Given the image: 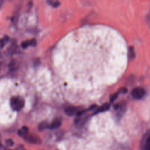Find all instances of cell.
I'll return each instance as SVG.
<instances>
[{"mask_svg": "<svg viewBox=\"0 0 150 150\" xmlns=\"http://www.w3.org/2000/svg\"><path fill=\"white\" fill-rule=\"evenodd\" d=\"M24 100L19 97H13L11 99V106L15 111H19L24 105Z\"/></svg>", "mask_w": 150, "mask_h": 150, "instance_id": "6da1fadb", "label": "cell"}, {"mask_svg": "<svg viewBox=\"0 0 150 150\" xmlns=\"http://www.w3.org/2000/svg\"><path fill=\"white\" fill-rule=\"evenodd\" d=\"M145 94V91L141 87H137L132 90L131 92L132 96L135 99H141Z\"/></svg>", "mask_w": 150, "mask_h": 150, "instance_id": "7a4b0ae2", "label": "cell"}, {"mask_svg": "<svg viewBox=\"0 0 150 150\" xmlns=\"http://www.w3.org/2000/svg\"><path fill=\"white\" fill-rule=\"evenodd\" d=\"M142 150H150V133L147 135L142 142Z\"/></svg>", "mask_w": 150, "mask_h": 150, "instance_id": "3957f363", "label": "cell"}, {"mask_svg": "<svg viewBox=\"0 0 150 150\" xmlns=\"http://www.w3.org/2000/svg\"><path fill=\"white\" fill-rule=\"evenodd\" d=\"M80 110V108L79 107H68L65 109V113L68 115H73L75 113H77L78 111Z\"/></svg>", "mask_w": 150, "mask_h": 150, "instance_id": "277c9868", "label": "cell"}, {"mask_svg": "<svg viewBox=\"0 0 150 150\" xmlns=\"http://www.w3.org/2000/svg\"><path fill=\"white\" fill-rule=\"evenodd\" d=\"M61 125V121L59 120H54L49 125L48 128L50 129H56L60 127Z\"/></svg>", "mask_w": 150, "mask_h": 150, "instance_id": "5b68a950", "label": "cell"}, {"mask_svg": "<svg viewBox=\"0 0 150 150\" xmlns=\"http://www.w3.org/2000/svg\"><path fill=\"white\" fill-rule=\"evenodd\" d=\"M109 108H110V104H108V103H105V104H104V105H103L101 107H100V108H98L94 112V114H98V113H99V112L107 111V110H108Z\"/></svg>", "mask_w": 150, "mask_h": 150, "instance_id": "8992f818", "label": "cell"}, {"mask_svg": "<svg viewBox=\"0 0 150 150\" xmlns=\"http://www.w3.org/2000/svg\"><path fill=\"white\" fill-rule=\"evenodd\" d=\"M28 131H29L28 128L27 127L23 126L18 131V135H20L21 137H26L28 133Z\"/></svg>", "mask_w": 150, "mask_h": 150, "instance_id": "52a82bcc", "label": "cell"}, {"mask_svg": "<svg viewBox=\"0 0 150 150\" xmlns=\"http://www.w3.org/2000/svg\"><path fill=\"white\" fill-rule=\"evenodd\" d=\"M26 138L27 140H28L29 142H35V143H37V142H40L39 138L37 137L36 136L29 135V136L26 137Z\"/></svg>", "mask_w": 150, "mask_h": 150, "instance_id": "ba28073f", "label": "cell"}, {"mask_svg": "<svg viewBox=\"0 0 150 150\" xmlns=\"http://www.w3.org/2000/svg\"><path fill=\"white\" fill-rule=\"evenodd\" d=\"M48 124L46 122V121H44V122H41L39 125V127H38V128L39 130L42 131V130H43L45 129V128H48Z\"/></svg>", "mask_w": 150, "mask_h": 150, "instance_id": "9c48e42d", "label": "cell"}, {"mask_svg": "<svg viewBox=\"0 0 150 150\" xmlns=\"http://www.w3.org/2000/svg\"><path fill=\"white\" fill-rule=\"evenodd\" d=\"M31 44H32V41H31V40H26V41L23 42L21 44V46H22V47L23 49H25V48H27L29 45H31Z\"/></svg>", "mask_w": 150, "mask_h": 150, "instance_id": "30bf717a", "label": "cell"}, {"mask_svg": "<svg viewBox=\"0 0 150 150\" xmlns=\"http://www.w3.org/2000/svg\"><path fill=\"white\" fill-rule=\"evenodd\" d=\"M135 55V53L134 52V49L132 47H131L129 49V56L131 59H133L134 58Z\"/></svg>", "mask_w": 150, "mask_h": 150, "instance_id": "8fae6325", "label": "cell"}, {"mask_svg": "<svg viewBox=\"0 0 150 150\" xmlns=\"http://www.w3.org/2000/svg\"><path fill=\"white\" fill-rule=\"evenodd\" d=\"M9 40V38L8 36H5V38H4V39H2V42H1V46H4Z\"/></svg>", "mask_w": 150, "mask_h": 150, "instance_id": "7c38bea8", "label": "cell"}, {"mask_svg": "<svg viewBox=\"0 0 150 150\" xmlns=\"http://www.w3.org/2000/svg\"><path fill=\"white\" fill-rule=\"evenodd\" d=\"M6 144L8 146H12L13 144V141L12 139H8L6 140Z\"/></svg>", "mask_w": 150, "mask_h": 150, "instance_id": "4fadbf2b", "label": "cell"}, {"mask_svg": "<svg viewBox=\"0 0 150 150\" xmlns=\"http://www.w3.org/2000/svg\"><path fill=\"white\" fill-rule=\"evenodd\" d=\"M51 5H52V6H53V7L56 8V7H57V6H59L60 5V2H52Z\"/></svg>", "mask_w": 150, "mask_h": 150, "instance_id": "5bb4252c", "label": "cell"}, {"mask_svg": "<svg viewBox=\"0 0 150 150\" xmlns=\"http://www.w3.org/2000/svg\"><path fill=\"white\" fill-rule=\"evenodd\" d=\"M2 3V1H0V6H1V5Z\"/></svg>", "mask_w": 150, "mask_h": 150, "instance_id": "9a60e30c", "label": "cell"}, {"mask_svg": "<svg viewBox=\"0 0 150 150\" xmlns=\"http://www.w3.org/2000/svg\"><path fill=\"white\" fill-rule=\"evenodd\" d=\"M0 144H1V139H0Z\"/></svg>", "mask_w": 150, "mask_h": 150, "instance_id": "2e32d148", "label": "cell"}]
</instances>
